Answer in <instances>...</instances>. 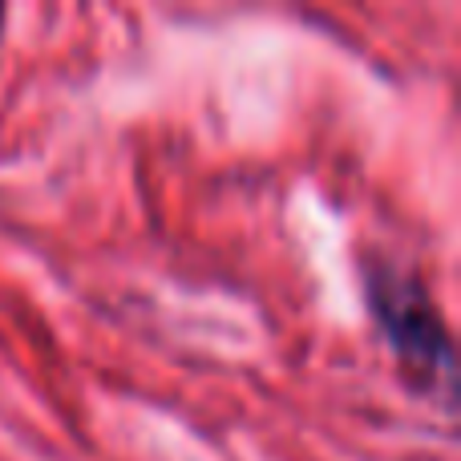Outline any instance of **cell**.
I'll use <instances>...</instances> for the list:
<instances>
[{
  "label": "cell",
  "mask_w": 461,
  "mask_h": 461,
  "mask_svg": "<svg viewBox=\"0 0 461 461\" xmlns=\"http://www.w3.org/2000/svg\"><path fill=\"white\" fill-rule=\"evenodd\" d=\"M365 300L384 344L397 357L401 373L409 376V384H417V393H429V397L441 393L446 401H454V384H457L454 340H449L446 320H441L438 303L425 292L421 279L393 267V263L368 259Z\"/></svg>",
  "instance_id": "6da1fadb"
}]
</instances>
